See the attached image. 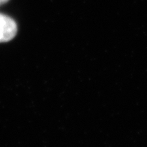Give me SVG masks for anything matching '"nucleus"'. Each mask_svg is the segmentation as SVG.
<instances>
[{
	"label": "nucleus",
	"mask_w": 147,
	"mask_h": 147,
	"mask_svg": "<svg viewBox=\"0 0 147 147\" xmlns=\"http://www.w3.org/2000/svg\"><path fill=\"white\" fill-rule=\"evenodd\" d=\"M17 33V25L14 19L0 13V43L12 40Z\"/></svg>",
	"instance_id": "obj_1"
},
{
	"label": "nucleus",
	"mask_w": 147,
	"mask_h": 147,
	"mask_svg": "<svg viewBox=\"0 0 147 147\" xmlns=\"http://www.w3.org/2000/svg\"><path fill=\"white\" fill-rule=\"evenodd\" d=\"M9 0H0V5H1L2 4H4V3H7Z\"/></svg>",
	"instance_id": "obj_2"
}]
</instances>
